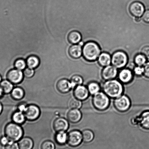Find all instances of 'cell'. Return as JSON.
Instances as JSON below:
<instances>
[{
  "mask_svg": "<svg viewBox=\"0 0 149 149\" xmlns=\"http://www.w3.org/2000/svg\"><path fill=\"white\" fill-rule=\"evenodd\" d=\"M102 92L113 99L121 96L124 92L123 84L115 79L105 81L102 85Z\"/></svg>",
  "mask_w": 149,
  "mask_h": 149,
  "instance_id": "1",
  "label": "cell"
},
{
  "mask_svg": "<svg viewBox=\"0 0 149 149\" xmlns=\"http://www.w3.org/2000/svg\"><path fill=\"white\" fill-rule=\"evenodd\" d=\"M101 53L100 47L95 42H87L82 47V56L87 61H95L98 59Z\"/></svg>",
  "mask_w": 149,
  "mask_h": 149,
  "instance_id": "2",
  "label": "cell"
},
{
  "mask_svg": "<svg viewBox=\"0 0 149 149\" xmlns=\"http://www.w3.org/2000/svg\"><path fill=\"white\" fill-rule=\"evenodd\" d=\"M5 133L10 141L16 142L20 140L24 134V130L19 125L13 122L7 124Z\"/></svg>",
  "mask_w": 149,
  "mask_h": 149,
  "instance_id": "3",
  "label": "cell"
},
{
  "mask_svg": "<svg viewBox=\"0 0 149 149\" xmlns=\"http://www.w3.org/2000/svg\"><path fill=\"white\" fill-rule=\"evenodd\" d=\"M92 104L94 108L98 111L107 109L110 104V98L103 92H99L93 95Z\"/></svg>",
  "mask_w": 149,
  "mask_h": 149,
  "instance_id": "4",
  "label": "cell"
},
{
  "mask_svg": "<svg viewBox=\"0 0 149 149\" xmlns=\"http://www.w3.org/2000/svg\"><path fill=\"white\" fill-rule=\"evenodd\" d=\"M128 57L125 52L118 51L111 56V64L118 69L123 68L128 62Z\"/></svg>",
  "mask_w": 149,
  "mask_h": 149,
  "instance_id": "5",
  "label": "cell"
},
{
  "mask_svg": "<svg viewBox=\"0 0 149 149\" xmlns=\"http://www.w3.org/2000/svg\"><path fill=\"white\" fill-rule=\"evenodd\" d=\"M131 100L126 95H123L114 99V107L119 112H127L131 107Z\"/></svg>",
  "mask_w": 149,
  "mask_h": 149,
  "instance_id": "6",
  "label": "cell"
},
{
  "mask_svg": "<svg viewBox=\"0 0 149 149\" xmlns=\"http://www.w3.org/2000/svg\"><path fill=\"white\" fill-rule=\"evenodd\" d=\"M82 141V132L79 130H73L68 134L67 142L71 147H77Z\"/></svg>",
  "mask_w": 149,
  "mask_h": 149,
  "instance_id": "7",
  "label": "cell"
},
{
  "mask_svg": "<svg viewBox=\"0 0 149 149\" xmlns=\"http://www.w3.org/2000/svg\"><path fill=\"white\" fill-rule=\"evenodd\" d=\"M24 113L26 119L30 121H35L38 119L40 116V109L39 107L36 105H27Z\"/></svg>",
  "mask_w": 149,
  "mask_h": 149,
  "instance_id": "8",
  "label": "cell"
},
{
  "mask_svg": "<svg viewBox=\"0 0 149 149\" xmlns=\"http://www.w3.org/2000/svg\"><path fill=\"white\" fill-rule=\"evenodd\" d=\"M22 71L16 69L8 71L6 75L7 79L13 84H18L22 81L24 78Z\"/></svg>",
  "mask_w": 149,
  "mask_h": 149,
  "instance_id": "9",
  "label": "cell"
},
{
  "mask_svg": "<svg viewBox=\"0 0 149 149\" xmlns=\"http://www.w3.org/2000/svg\"><path fill=\"white\" fill-rule=\"evenodd\" d=\"M118 69L112 65H109L104 67L102 72V78L105 81L115 79L118 76Z\"/></svg>",
  "mask_w": 149,
  "mask_h": 149,
  "instance_id": "10",
  "label": "cell"
},
{
  "mask_svg": "<svg viewBox=\"0 0 149 149\" xmlns=\"http://www.w3.org/2000/svg\"><path fill=\"white\" fill-rule=\"evenodd\" d=\"M89 93L87 86L81 85L74 88L73 95L74 97L81 101L86 100L89 96Z\"/></svg>",
  "mask_w": 149,
  "mask_h": 149,
  "instance_id": "11",
  "label": "cell"
},
{
  "mask_svg": "<svg viewBox=\"0 0 149 149\" xmlns=\"http://www.w3.org/2000/svg\"><path fill=\"white\" fill-rule=\"evenodd\" d=\"M129 9L131 15L136 18H140L142 16L145 11L144 5L141 3L137 1L132 3L130 5Z\"/></svg>",
  "mask_w": 149,
  "mask_h": 149,
  "instance_id": "12",
  "label": "cell"
},
{
  "mask_svg": "<svg viewBox=\"0 0 149 149\" xmlns=\"http://www.w3.org/2000/svg\"><path fill=\"white\" fill-rule=\"evenodd\" d=\"M133 72L130 69L123 68L118 73V80L123 84H128L132 81L134 78Z\"/></svg>",
  "mask_w": 149,
  "mask_h": 149,
  "instance_id": "13",
  "label": "cell"
},
{
  "mask_svg": "<svg viewBox=\"0 0 149 149\" xmlns=\"http://www.w3.org/2000/svg\"><path fill=\"white\" fill-rule=\"evenodd\" d=\"M69 124L68 120L63 118L56 119L53 122V127L57 132H66L69 128Z\"/></svg>",
  "mask_w": 149,
  "mask_h": 149,
  "instance_id": "14",
  "label": "cell"
},
{
  "mask_svg": "<svg viewBox=\"0 0 149 149\" xmlns=\"http://www.w3.org/2000/svg\"><path fill=\"white\" fill-rule=\"evenodd\" d=\"M56 88L58 92L63 94L67 93L73 89L70 81L65 79H60L57 82Z\"/></svg>",
  "mask_w": 149,
  "mask_h": 149,
  "instance_id": "15",
  "label": "cell"
},
{
  "mask_svg": "<svg viewBox=\"0 0 149 149\" xmlns=\"http://www.w3.org/2000/svg\"><path fill=\"white\" fill-rule=\"evenodd\" d=\"M68 120L72 123H77L81 119L82 114L79 109H71L68 112Z\"/></svg>",
  "mask_w": 149,
  "mask_h": 149,
  "instance_id": "16",
  "label": "cell"
},
{
  "mask_svg": "<svg viewBox=\"0 0 149 149\" xmlns=\"http://www.w3.org/2000/svg\"><path fill=\"white\" fill-rule=\"evenodd\" d=\"M68 53L72 58H79L82 55V47L79 44L72 45L69 47Z\"/></svg>",
  "mask_w": 149,
  "mask_h": 149,
  "instance_id": "17",
  "label": "cell"
},
{
  "mask_svg": "<svg viewBox=\"0 0 149 149\" xmlns=\"http://www.w3.org/2000/svg\"><path fill=\"white\" fill-rule=\"evenodd\" d=\"M99 64L102 67H105L111 65V56L109 53L103 52L101 53L98 58Z\"/></svg>",
  "mask_w": 149,
  "mask_h": 149,
  "instance_id": "18",
  "label": "cell"
},
{
  "mask_svg": "<svg viewBox=\"0 0 149 149\" xmlns=\"http://www.w3.org/2000/svg\"><path fill=\"white\" fill-rule=\"evenodd\" d=\"M139 121L142 128L149 130V111L143 112L140 116Z\"/></svg>",
  "mask_w": 149,
  "mask_h": 149,
  "instance_id": "19",
  "label": "cell"
},
{
  "mask_svg": "<svg viewBox=\"0 0 149 149\" xmlns=\"http://www.w3.org/2000/svg\"><path fill=\"white\" fill-rule=\"evenodd\" d=\"M82 40V36L79 32L77 31H71L68 36V40L72 44H77Z\"/></svg>",
  "mask_w": 149,
  "mask_h": 149,
  "instance_id": "20",
  "label": "cell"
},
{
  "mask_svg": "<svg viewBox=\"0 0 149 149\" xmlns=\"http://www.w3.org/2000/svg\"><path fill=\"white\" fill-rule=\"evenodd\" d=\"M26 61L27 67L34 69L38 67L40 63V58L35 55L29 56Z\"/></svg>",
  "mask_w": 149,
  "mask_h": 149,
  "instance_id": "21",
  "label": "cell"
},
{
  "mask_svg": "<svg viewBox=\"0 0 149 149\" xmlns=\"http://www.w3.org/2000/svg\"><path fill=\"white\" fill-rule=\"evenodd\" d=\"M33 144V140L29 137H24L21 139L18 143L19 149H32Z\"/></svg>",
  "mask_w": 149,
  "mask_h": 149,
  "instance_id": "22",
  "label": "cell"
},
{
  "mask_svg": "<svg viewBox=\"0 0 149 149\" xmlns=\"http://www.w3.org/2000/svg\"><path fill=\"white\" fill-rule=\"evenodd\" d=\"M12 120L13 122L21 125L25 122L26 118L24 113L18 111L13 113Z\"/></svg>",
  "mask_w": 149,
  "mask_h": 149,
  "instance_id": "23",
  "label": "cell"
},
{
  "mask_svg": "<svg viewBox=\"0 0 149 149\" xmlns=\"http://www.w3.org/2000/svg\"><path fill=\"white\" fill-rule=\"evenodd\" d=\"M25 93L23 88L17 87L14 88L11 92V96L15 100H20L24 97Z\"/></svg>",
  "mask_w": 149,
  "mask_h": 149,
  "instance_id": "24",
  "label": "cell"
},
{
  "mask_svg": "<svg viewBox=\"0 0 149 149\" xmlns=\"http://www.w3.org/2000/svg\"><path fill=\"white\" fill-rule=\"evenodd\" d=\"M90 94L93 95L100 92L101 86L99 84L95 81H91L87 86Z\"/></svg>",
  "mask_w": 149,
  "mask_h": 149,
  "instance_id": "25",
  "label": "cell"
},
{
  "mask_svg": "<svg viewBox=\"0 0 149 149\" xmlns=\"http://www.w3.org/2000/svg\"><path fill=\"white\" fill-rule=\"evenodd\" d=\"M0 86L2 88L4 93L6 94L11 93L14 88L13 84L8 79L2 81L0 83Z\"/></svg>",
  "mask_w": 149,
  "mask_h": 149,
  "instance_id": "26",
  "label": "cell"
},
{
  "mask_svg": "<svg viewBox=\"0 0 149 149\" xmlns=\"http://www.w3.org/2000/svg\"><path fill=\"white\" fill-rule=\"evenodd\" d=\"M67 137L68 134L65 132H57L55 136V139L58 144L63 145L67 142Z\"/></svg>",
  "mask_w": 149,
  "mask_h": 149,
  "instance_id": "27",
  "label": "cell"
},
{
  "mask_svg": "<svg viewBox=\"0 0 149 149\" xmlns=\"http://www.w3.org/2000/svg\"><path fill=\"white\" fill-rule=\"evenodd\" d=\"M82 140L85 143L91 142L94 138V134L93 131L89 130H85L82 132Z\"/></svg>",
  "mask_w": 149,
  "mask_h": 149,
  "instance_id": "28",
  "label": "cell"
},
{
  "mask_svg": "<svg viewBox=\"0 0 149 149\" xmlns=\"http://www.w3.org/2000/svg\"><path fill=\"white\" fill-rule=\"evenodd\" d=\"M134 63L137 66H143L147 63V57L141 53L137 54L134 57Z\"/></svg>",
  "mask_w": 149,
  "mask_h": 149,
  "instance_id": "29",
  "label": "cell"
},
{
  "mask_svg": "<svg viewBox=\"0 0 149 149\" xmlns=\"http://www.w3.org/2000/svg\"><path fill=\"white\" fill-rule=\"evenodd\" d=\"M70 81L73 89H74L76 86L82 85L83 82V79L79 75H74L72 76Z\"/></svg>",
  "mask_w": 149,
  "mask_h": 149,
  "instance_id": "30",
  "label": "cell"
},
{
  "mask_svg": "<svg viewBox=\"0 0 149 149\" xmlns=\"http://www.w3.org/2000/svg\"><path fill=\"white\" fill-rule=\"evenodd\" d=\"M14 66L15 69L22 71L26 67V63L23 58H18L14 61Z\"/></svg>",
  "mask_w": 149,
  "mask_h": 149,
  "instance_id": "31",
  "label": "cell"
},
{
  "mask_svg": "<svg viewBox=\"0 0 149 149\" xmlns=\"http://www.w3.org/2000/svg\"><path fill=\"white\" fill-rule=\"evenodd\" d=\"M82 101L75 97L72 98L69 102V106L71 109H79L81 107Z\"/></svg>",
  "mask_w": 149,
  "mask_h": 149,
  "instance_id": "32",
  "label": "cell"
},
{
  "mask_svg": "<svg viewBox=\"0 0 149 149\" xmlns=\"http://www.w3.org/2000/svg\"><path fill=\"white\" fill-rule=\"evenodd\" d=\"M54 143L49 140H46L43 142L41 145V149H55Z\"/></svg>",
  "mask_w": 149,
  "mask_h": 149,
  "instance_id": "33",
  "label": "cell"
},
{
  "mask_svg": "<svg viewBox=\"0 0 149 149\" xmlns=\"http://www.w3.org/2000/svg\"><path fill=\"white\" fill-rule=\"evenodd\" d=\"M24 76L27 78H31L35 74L34 69L30 68L27 67L23 71Z\"/></svg>",
  "mask_w": 149,
  "mask_h": 149,
  "instance_id": "34",
  "label": "cell"
},
{
  "mask_svg": "<svg viewBox=\"0 0 149 149\" xmlns=\"http://www.w3.org/2000/svg\"><path fill=\"white\" fill-rule=\"evenodd\" d=\"M133 73L137 76L140 77L143 75L144 69L143 66H137L134 68Z\"/></svg>",
  "mask_w": 149,
  "mask_h": 149,
  "instance_id": "35",
  "label": "cell"
},
{
  "mask_svg": "<svg viewBox=\"0 0 149 149\" xmlns=\"http://www.w3.org/2000/svg\"><path fill=\"white\" fill-rule=\"evenodd\" d=\"M5 149H19L18 144L15 142L10 141L6 146Z\"/></svg>",
  "mask_w": 149,
  "mask_h": 149,
  "instance_id": "36",
  "label": "cell"
},
{
  "mask_svg": "<svg viewBox=\"0 0 149 149\" xmlns=\"http://www.w3.org/2000/svg\"><path fill=\"white\" fill-rule=\"evenodd\" d=\"M143 67L144 69L143 75L149 79V62L146 63Z\"/></svg>",
  "mask_w": 149,
  "mask_h": 149,
  "instance_id": "37",
  "label": "cell"
},
{
  "mask_svg": "<svg viewBox=\"0 0 149 149\" xmlns=\"http://www.w3.org/2000/svg\"><path fill=\"white\" fill-rule=\"evenodd\" d=\"M142 18L145 22L149 24V10L144 11L142 16Z\"/></svg>",
  "mask_w": 149,
  "mask_h": 149,
  "instance_id": "38",
  "label": "cell"
},
{
  "mask_svg": "<svg viewBox=\"0 0 149 149\" xmlns=\"http://www.w3.org/2000/svg\"><path fill=\"white\" fill-rule=\"evenodd\" d=\"M10 140L6 136H4L0 138V144L2 146H6L9 143Z\"/></svg>",
  "mask_w": 149,
  "mask_h": 149,
  "instance_id": "39",
  "label": "cell"
},
{
  "mask_svg": "<svg viewBox=\"0 0 149 149\" xmlns=\"http://www.w3.org/2000/svg\"><path fill=\"white\" fill-rule=\"evenodd\" d=\"M141 53L146 57H149V46H144L142 49Z\"/></svg>",
  "mask_w": 149,
  "mask_h": 149,
  "instance_id": "40",
  "label": "cell"
},
{
  "mask_svg": "<svg viewBox=\"0 0 149 149\" xmlns=\"http://www.w3.org/2000/svg\"><path fill=\"white\" fill-rule=\"evenodd\" d=\"M27 105L25 103L20 104L18 106V111L22 112L24 113L25 112L26 109Z\"/></svg>",
  "mask_w": 149,
  "mask_h": 149,
  "instance_id": "41",
  "label": "cell"
},
{
  "mask_svg": "<svg viewBox=\"0 0 149 149\" xmlns=\"http://www.w3.org/2000/svg\"><path fill=\"white\" fill-rule=\"evenodd\" d=\"M4 94L5 93H4L3 90L1 87L0 86V98L2 97L3 96Z\"/></svg>",
  "mask_w": 149,
  "mask_h": 149,
  "instance_id": "42",
  "label": "cell"
},
{
  "mask_svg": "<svg viewBox=\"0 0 149 149\" xmlns=\"http://www.w3.org/2000/svg\"><path fill=\"white\" fill-rule=\"evenodd\" d=\"M3 111V105L1 102H0V115L2 113Z\"/></svg>",
  "mask_w": 149,
  "mask_h": 149,
  "instance_id": "43",
  "label": "cell"
},
{
  "mask_svg": "<svg viewBox=\"0 0 149 149\" xmlns=\"http://www.w3.org/2000/svg\"><path fill=\"white\" fill-rule=\"evenodd\" d=\"M84 44L85 43H84L82 41H81L79 43H78V44L79 45L81 46H82V47H83Z\"/></svg>",
  "mask_w": 149,
  "mask_h": 149,
  "instance_id": "44",
  "label": "cell"
},
{
  "mask_svg": "<svg viewBox=\"0 0 149 149\" xmlns=\"http://www.w3.org/2000/svg\"><path fill=\"white\" fill-rule=\"evenodd\" d=\"M140 20H141V18H139V17H137V18H135V21L137 22H139Z\"/></svg>",
  "mask_w": 149,
  "mask_h": 149,
  "instance_id": "45",
  "label": "cell"
},
{
  "mask_svg": "<svg viewBox=\"0 0 149 149\" xmlns=\"http://www.w3.org/2000/svg\"><path fill=\"white\" fill-rule=\"evenodd\" d=\"M2 81V76H1V75L0 74V83H1V82Z\"/></svg>",
  "mask_w": 149,
  "mask_h": 149,
  "instance_id": "46",
  "label": "cell"
},
{
  "mask_svg": "<svg viewBox=\"0 0 149 149\" xmlns=\"http://www.w3.org/2000/svg\"><path fill=\"white\" fill-rule=\"evenodd\" d=\"M49 3H50V2H49ZM26 4H27V3H26ZM42 4H43V3H42Z\"/></svg>",
  "mask_w": 149,
  "mask_h": 149,
  "instance_id": "47",
  "label": "cell"
}]
</instances>
